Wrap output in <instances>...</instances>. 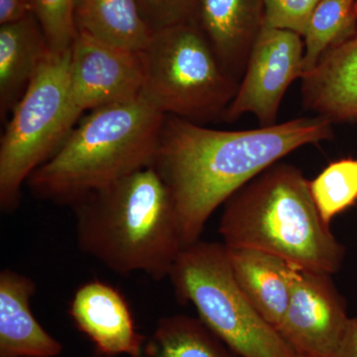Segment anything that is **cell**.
Returning <instances> with one entry per match:
<instances>
[{"label": "cell", "instance_id": "cell-7", "mask_svg": "<svg viewBox=\"0 0 357 357\" xmlns=\"http://www.w3.org/2000/svg\"><path fill=\"white\" fill-rule=\"evenodd\" d=\"M70 49L52 53L11 112L0 140V208L17 210L22 187L58 151L81 114L69 89Z\"/></svg>", "mask_w": 357, "mask_h": 357}, {"label": "cell", "instance_id": "cell-5", "mask_svg": "<svg viewBox=\"0 0 357 357\" xmlns=\"http://www.w3.org/2000/svg\"><path fill=\"white\" fill-rule=\"evenodd\" d=\"M180 304L241 357H299L277 328L260 316L234 278L229 249L202 241L183 248L169 275Z\"/></svg>", "mask_w": 357, "mask_h": 357}, {"label": "cell", "instance_id": "cell-16", "mask_svg": "<svg viewBox=\"0 0 357 357\" xmlns=\"http://www.w3.org/2000/svg\"><path fill=\"white\" fill-rule=\"evenodd\" d=\"M227 249L239 288L260 316L277 328L290 303L295 266L255 249Z\"/></svg>", "mask_w": 357, "mask_h": 357}, {"label": "cell", "instance_id": "cell-4", "mask_svg": "<svg viewBox=\"0 0 357 357\" xmlns=\"http://www.w3.org/2000/svg\"><path fill=\"white\" fill-rule=\"evenodd\" d=\"M165 119L141 96L91 110L26 185L35 198L72 208L91 192L153 165Z\"/></svg>", "mask_w": 357, "mask_h": 357}, {"label": "cell", "instance_id": "cell-6", "mask_svg": "<svg viewBox=\"0 0 357 357\" xmlns=\"http://www.w3.org/2000/svg\"><path fill=\"white\" fill-rule=\"evenodd\" d=\"M141 55V96L152 107L198 124L223 119L239 82L223 69L194 21L154 32Z\"/></svg>", "mask_w": 357, "mask_h": 357}, {"label": "cell", "instance_id": "cell-22", "mask_svg": "<svg viewBox=\"0 0 357 357\" xmlns=\"http://www.w3.org/2000/svg\"><path fill=\"white\" fill-rule=\"evenodd\" d=\"M321 0H264V27L278 28L303 37Z\"/></svg>", "mask_w": 357, "mask_h": 357}, {"label": "cell", "instance_id": "cell-13", "mask_svg": "<svg viewBox=\"0 0 357 357\" xmlns=\"http://www.w3.org/2000/svg\"><path fill=\"white\" fill-rule=\"evenodd\" d=\"M303 105L335 123L357 119V31L302 77Z\"/></svg>", "mask_w": 357, "mask_h": 357}, {"label": "cell", "instance_id": "cell-3", "mask_svg": "<svg viewBox=\"0 0 357 357\" xmlns=\"http://www.w3.org/2000/svg\"><path fill=\"white\" fill-rule=\"evenodd\" d=\"M218 232L227 248L263 251L314 273L332 276L344 259V246L319 215L310 181L280 161L227 199Z\"/></svg>", "mask_w": 357, "mask_h": 357}, {"label": "cell", "instance_id": "cell-10", "mask_svg": "<svg viewBox=\"0 0 357 357\" xmlns=\"http://www.w3.org/2000/svg\"><path fill=\"white\" fill-rule=\"evenodd\" d=\"M143 84L141 51L77 34L70 48L69 89L70 100L79 114L136 100Z\"/></svg>", "mask_w": 357, "mask_h": 357}, {"label": "cell", "instance_id": "cell-15", "mask_svg": "<svg viewBox=\"0 0 357 357\" xmlns=\"http://www.w3.org/2000/svg\"><path fill=\"white\" fill-rule=\"evenodd\" d=\"M33 14L0 25V117L6 119L52 55Z\"/></svg>", "mask_w": 357, "mask_h": 357}, {"label": "cell", "instance_id": "cell-25", "mask_svg": "<svg viewBox=\"0 0 357 357\" xmlns=\"http://www.w3.org/2000/svg\"><path fill=\"white\" fill-rule=\"evenodd\" d=\"M335 357H357V316L351 319L347 335Z\"/></svg>", "mask_w": 357, "mask_h": 357}, {"label": "cell", "instance_id": "cell-12", "mask_svg": "<svg viewBox=\"0 0 357 357\" xmlns=\"http://www.w3.org/2000/svg\"><path fill=\"white\" fill-rule=\"evenodd\" d=\"M264 0H198L194 22L223 69L241 83L264 26Z\"/></svg>", "mask_w": 357, "mask_h": 357}, {"label": "cell", "instance_id": "cell-9", "mask_svg": "<svg viewBox=\"0 0 357 357\" xmlns=\"http://www.w3.org/2000/svg\"><path fill=\"white\" fill-rule=\"evenodd\" d=\"M351 319L332 276L295 267L287 311L277 331L299 357H335Z\"/></svg>", "mask_w": 357, "mask_h": 357}, {"label": "cell", "instance_id": "cell-17", "mask_svg": "<svg viewBox=\"0 0 357 357\" xmlns=\"http://www.w3.org/2000/svg\"><path fill=\"white\" fill-rule=\"evenodd\" d=\"M73 17L77 34L129 50H144L153 34L136 0H74Z\"/></svg>", "mask_w": 357, "mask_h": 357}, {"label": "cell", "instance_id": "cell-24", "mask_svg": "<svg viewBox=\"0 0 357 357\" xmlns=\"http://www.w3.org/2000/svg\"><path fill=\"white\" fill-rule=\"evenodd\" d=\"M32 13V0H0V25L22 20Z\"/></svg>", "mask_w": 357, "mask_h": 357}, {"label": "cell", "instance_id": "cell-14", "mask_svg": "<svg viewBox=\"0 0 357 357\" xmlns=\"http://www.w3.org/2000/svg\"><path fill=\"white\" fill-rule=\"evenodd\" d=\"M36 283L6 269L0 272V357H57L63 345L40 325L31 310Z\"/></svg>", "mask_w": 357, "mask_h": 357}, {"label": "cell", "instance_id": "cell-11", "mask_svg": "<svg viewBox=\"0 0 357 357\" xmlns=\"http://www.w3.org/2000/svg\"><path fill=\"white\" fill-rule=\"evenodd\" d=\"M69 314L100 356L136 357L146 337L136 328L124 296L105 282L93 280L79 286L70 301Z\"/></svg>", "mask_w": 357, "mask_h": 357}, {"label": "cell", "instance_id": "cell-23", "mask_svg": "<svg viewBox=\"0 0 357 357\" xmlns=\"http://www.w3.org/2000/svg\"><path fill=\"white\" fill-rule=\"evenodd\" d=\"M152 33L194 21L198 0H136Z\"/></svg>", "mask_w": 357, "mask_h": 357}, {"label": "cell", "instance_id": "cell-21", "mask_svg": "<svg viewBox=\"0 0 357 357\" xmlns=\"http://www.w3.org/2000/svg\"><path fill=\"white\" fill-rule=\"evenodd\" d=\"M73 9L74 0H32V14L53 53H64L72 48L77 36Z\"/></svg>", "mask_w": 357, "mask_h": 357}, {"label": "cell", "instance_id": "cell-20", "mask_svg": "<svg viewBox=\"0 0 357 357\" xmlns=\"http://www.w3.org/2000/svg\"><path fill=\"white\" fill-rule=\"evenodd\" d=\"M310 190L326 225L357 202V159L333 161L312 181Z\"/></svg>", "mask_w": 357, "mask_h": 357}, {"label": "cell", "instance_id": "cell-2", "mask_svg": "<svg viewBox=\"0 0 357 357\" xmlns=\"http://www.w3.org/2000/svg\"><path fill=\"white\" fill-rule=\"evenodd\" d=\"M72 208L84 253L116 274L169 278L184 245L172 197L153 166L91 192Z\"/></svg>", "mask_w": 357, "mask_h": 357}, {"label": "cell", "instance_id": "cell-18", "mask_svg": "<svg viewBox=\"0 0 357 357\" xmlns=\"http://www.w3.org/2000/svg\"><path fill=\"white\" fill-rule=\"evenodd\" d=\"M136 357H241L199 318L163 317Z\"/></svg>", "mask_w": 357, "mask_h": 357}, {"label": "cell", "instance_id": "cell-1", "mask_svg": "<svg viewBox=\"0 0 357 357\" xmlns=\"http://www.w3.org/2000/svg\"><path fill=\"white\" fill-rule=\"evenodd\" d=\"M333 123L302 117L248 130H218L166 115L153 166L175 204L184 248L237 190L305 145L332 139Z\"/></svg>", "mask_w": 357, "mask_h": 357}, {"label": "cell", "instance_id": "cell-8", "mask_svg": "<svg viewBox=\"0 0 357 357\" xmlns=\"http://www.w3.org/2000/svg\"><path fill=\"white\" fill-rule=\"evenodd\" d=\"M304 40L289 30L264 27L253 44L236 95L222 121L255 115L260 126L276 124L282 98L304 75Z\"/></svg>", "mask_w": 357, "mask_h": 357}, {"label": "cell", "instance_id": "cell-19", "mask_svg": "<svg viewBox=\"0 0 357 357\" xmlns=\"http://www.w3.org/2000/svg\"><path fill=\"white\" fill-rule=\"evenodd\" d=\"M356 31L357 0H321L303 35L304 75L314 69L324 54Z\"/></svg>", "mask_w": 357, "mask_h": 357}]
</instances>
